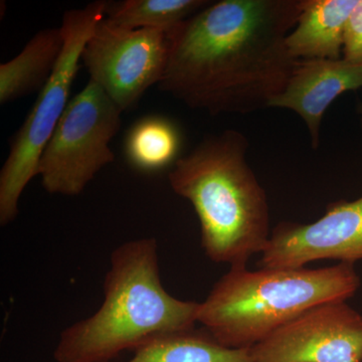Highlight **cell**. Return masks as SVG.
<instances>
[{
  "mask_svg": "<svg viewBox=\"0 0 362 362\" xmlns=\"http://www.w3.org/2000/svg\"><path fill=\"white\" fill-rule=\"evenodd\" d=\"M301 1H211L168 33V65L159 88L214 116L270 108L298 62L286 40Z\"/></svg>",
  "mask_w": 362,
  "mask_h": 362,
  "instance_id": "1",
  "label": "cell"
},
{
  "mask_svg": "<svg viewBox=\"0 0 362 362\" xmlns=\"http://www.w3.org/2000/svg\"><path fill=\"white\" fill-rule=\"evenodd\" d=\"M199 309L164 289L154 238L129 240L112 252L103 304L62 331L54 361L109 362L159 335L194 329Z\"/></svg>",
  "mask_w": 362,
  "mask_h": 362,
  "instance_id": "2",
  "label": "cell"
},
{
  "mask_svg": "<svg viewBox=\"0 0 362 362\" xmlns=\"http://www.w3.org/2000/svg\"><path fill=\"white\" fill-rule=\"evenodd\" d=\"M247 145L237 130L207 136L168 175L173 192L194 206L206 256L230 267L246 266L271 235L266 192L247 163Z\"/></svg>",
  "mask_w": 362,
  "mask_h": 362,
  "instance_id": "3",
  "label": "cell"
},
{
  "mask_svg": "<svg viewBox=\"0 0 362 362\" xmlns=\"http://www.w3.org/2000/svg\"><path fill=\"white\" fill-rule=\"evenodd\" d=\"M354 264L320 269L230 270L199 303L197 322L228 349H252L319 305L346 301L361 287Z\"/></svg>",
  "mask_w": 362,
  "mask_h": 362,
  "instance_id": "4",
  "label": "cell"
},
{
  "mask_svg": "<svg viewBox=\"0 0 362 362\" xmlns=\"http://www.w3.org/2000/svg\"><path fill=\"white\" fill-rule=\"evenodd\" d=\"M107 1L90 2L84 8L66 11L59 26L64 47L49 82L40 90L32 110L14 135L0 171V225L13 223L20 213L23 190L35 176L52 133L69 104L82 52L98 23L105 18Z\"/></svg>",
  "mask_w": 362,
  "mask_h": 362,
  "instance_id": "5",
  "label": "cell"
},
{
  "mask_svg": "<svg viewBox=\"0 0 362 362\" xmlns=\"http://www.w3.org/2000/svg\"><path fill=\"white\" fill-rule=\"evenodd\" d=\"M121 114L90 80L69 102L40 156L37 175L45 192L76 197L115 160L110 143L120 130Z\"/></svg>",
  "mask_w": 362,
  "mask_h": 362,
  "instance_id": "6",
  "label": "cell"
},
{
  "mask_svg": "<svg viewBox=\"0 0 362 362\" xmlns=\"http://www.w3.org/2000/svg\"><path fill=\"white\" fill-rule=\"evenodd\" d=\"M168 59V33L125 30L107 18L98 23L82 52V62L121 112L134 110L147 90L159 85Z\"/></svg>",
  "mask_w": 362,
  "mask_h": 362,
  "instance_id": "7",
  "label": "cell"
},
{
  "mask_svg": "<svg viewBox=\"0 0 362 362\" xmlns=\"http://www.w3.org/2000/svg\"><path fill=\"white\" fill-rule=\"evenodd\" d=\"M250 349L254 362H362V315L345 301L321 304Z\"/></svg>",
  "mask_w": 362,
  "mask_h": 362,
  "instance_id": "8",
  "label": "cell"
},
{
  "mask_svg": "<svg viewBox=\"0 0 362 362\" xmlns=\"http://www.w3.org/2000/svg\"><path fill=\"white\" fill-rule=\"evenodd\" d=\"M261 268H302L317 259H362V197L329 204L320 220L281 223L261 252Z\"/></svg>",
  "mask_w": 362,
  "mask_h": 362,
  "instance_id": "9",
  "label": "cell"
},
{
  "mask_svg": "<svg viewBox=\"0 0 362 362\" xmlns=\"http://www.w3.org/2000/svg\"><path fill=\"white\" fill-rule=\"evenodd\" d=\"M362 88V63L344 59H298L285 89L270 108L288 109L306 124L312 148L320 144L324 113L343 93Z\"/></svg>",
  "mask_w": 362,
  "mask_h": 362,
  "instance_id": "10",
  "label": "cell"
},
{
  "mask_svg": "<svg viewBox=\"0 0 362 362\" xmlns=\"http://www.w3.org/2000/svg\"><path fill=\"white\" fill-rule=\"evenodd\" d=\"M358 0H302L301 13L286 40L296 59L340 58L345 26Z\"/></svg>",
  "mask_w": 362,
  "mask_h": 362,
  "instance_id": "11",
  "label": "cell"
},
{
  "mask_svg": "<svg viewBox=\"0 0 362 362\" xmlns=\"http://www.w3.org/2000/svg\"><path fill=\"white\" fill-rule=\"evenodd\" d=\"M64 47L61 28L40 30L23 51L0 66V103L40 92L54 73Z\"/></svg>",
  "mask_w": 362,
  "mask_h": 362,
  "instance_id": "12",
  "label": "cell"
},
{
  "mask_svg": "<svg viewBox=\"0 0 362 362\" xmlns=\"http://www.w3.org/2000/svg\"><path fill=\"white\" fill-rule=\"evenodd\" d=\"M126 362H254L250 349L223 346L206 329L166 333L134 350Z\"/></svg>",
  "mask_w": 362,
  "mask_h": 362,
  "instance_id": "13",
  "label": "cell"
},
{
  "mask_svg": "<svg viewBox=\"0 0 362 362\" xmlns=\"http://www.w3.org/2000/svg\"><path fill=\"white\" fill-rule=\"evenodd\" d=\"M180 146V130L170 119L148 115L131 126L124 141V153L132 168L153 173L175 163Z\"/></svg>",
  "mask_w": 362,
  "mask_h": 362,
  "instance_id": "14",
  "label": "cell"
},
{
  "mask_svg": "<svg viewBox=\"0 0 362 362\" xmlns=\"http://www.w3.org/2000/svg\"><path fill=\"white\" fill-rule=\"evenodd\" d=\"M209 4L206 0L107 1L105 18L125 30L151 28L169 33Z\"/></svg>",
  "mask_w": 362,
  "mask_h": 362,
  "instance_id": "15",
  "label": "cell"
},
{
  "mask_svg": "<svg viewBox=\"0 0 362 362\" xmlns=\"http://www.w3.org/2000/svg\"><path fill=\"white\" fill-rule=\"evenodd\" d=\"M342 52L346 61L362 63V0H358L347 21Z\"/></svg>",
  "mask_w": 362,
  "mask_h": 362,
  "instance_id": "16",
  "label": "cell"
},
{
  "mask_svg": "<svg viewBox=\"0 0 362 362\" xmlns=\"http://www.w3.org/2000/svg\"><path fill=\"white\" fill-rule=\"evenodd\" d=\"M361 118H362V109H361Z\"/></svg>",
  "mask_w": 362,
  "mask_h": 362,
  "instance_id": "17",
  "label": "cell"
}]
</instances>
